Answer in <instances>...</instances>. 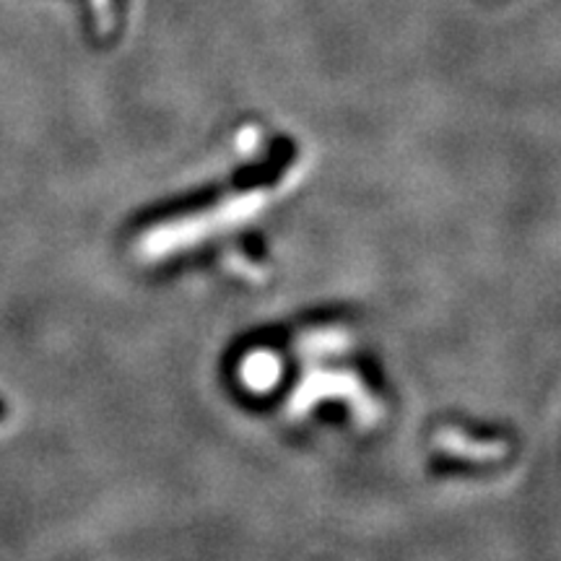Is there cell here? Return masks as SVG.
<instances>
[{"mask_svg": "<svg viewBox=\"0 0 561 561\" xmlns=\"http://www.w3.org/2000/svg\"><path fill=\"white\" fill-rule=\"evenodd\" d=\"M3 413H5V405H3V403H0V419H3Z\"/></svg>", "mask_w": 561, "mask_h": 561, "instance_id": "6da1fadb", "label": "cell"}]
</instances>
